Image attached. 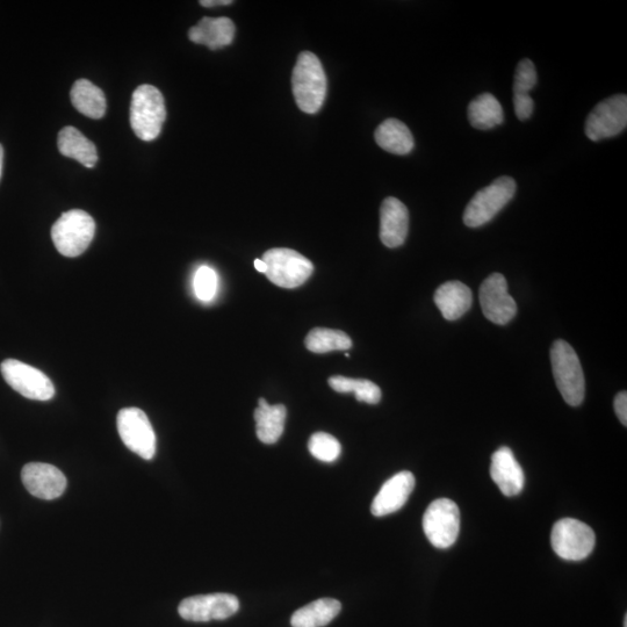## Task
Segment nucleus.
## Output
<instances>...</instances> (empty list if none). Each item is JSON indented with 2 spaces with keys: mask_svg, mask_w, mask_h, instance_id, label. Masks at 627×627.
I'll return each mask as SVG.
<instances>
[{
  "mask_svg": "<svg viewBox=\"0 0 627 627\" xmlns=\"http://www.w3.org/2000/svg\"><path fill=\"white\" fill-rule=\"evenodd\" d=\"M292 89L300 110L315 114L327 95V77L319 57L311 52H302L292 75Z\"/></svg>",
  "mask_w": 627,
  "mask_h": 627,
  "instance_id": "nucleus-1",
  "label": "nucleus"
},
{
  "mask_svg": "<svg viewBox=\"0 0 627 627\" xmlns=\"http://www.w3.org/2000/svg\"><path fill=\"white\" fill-rule=\"evenodd\" d=\"M556 384L569 406L578 407L585 399L586 381L575 350L565 341H556L551 349Z\"/></svg>",
  "mask_w": 627,
  "mask_h": 627,
  "instance_id": "nucleus-2",
  "label": "nucleus"
},
{
  "mask_svg": "<svg viewBox=\"0 0 627 627\" xmlns=\"http://www.w3.org/2000/svg\"><path fill=\"white\" fill-rule=\"evenodd\" d=\"M167 119L164 98L153 85H141L133 93L131 125L142 141H154L161 134Z\"/></svg>",
  "mask_w": 627,
  "mask_h": 627,
  "instance_id": "nucleus-3",
  "label": "nucleus"
},
{
  "mask_svg": "<svg viewBox=\"0 0 627 627\" xmlns=\"http://www.w3.org/2000/svg\"><path fill=\"white\" fill-rule=\"evenodd\" d=\"M95 234V220L81 209L62 214L52 228V239L57 251L71 258L84 254Z\"/></svg>",
  "mask_w": 627,
  "mask_h": 627,
  "instance_id": "nucleus-4",
  "label": "nucleus"
},
{
  "mask_svg": "<svg viewBox=\"0 0 627 627\" xmlns=\"http://www.w3.org/2000/svg\"><path fill=\"white\" fill-rule=\"evenodd\" d=\"M516 190L515 179L508 176L495 179L492 184L475 194L467 205L464 213L465 225L478 228L492 221L514 198Z\"/></svg>",
  "mask_w": 627,
  "mask_h": 627,
  "instance_id": "nucleus-5",
  "label": "nucleus"
},
{
  "mask_svg": "<svg viewBox=\"0 0 627 627\" xmlns=\"http://www.w3.org/2000/svg\"><path fill=\"white\" fill-rule=\"evenodd\" d=\"M262 259L268 268L265 276L271 283L283 288L305 284L314 271V265L308 258L291 249H271L265 252Z\"/></svg>",
  "mask_w": 627,
  "mask_h": 627,
  "instance_id": "nucleus-6",
  "label": "nucleus"
},
{
  "mask_svg": "<svg viewBox=\"0 0 627 627\" xmlns=\"http://www.w3.org/2000/svg\"><path fill=\"white\" fill-rule=\"evenodd\" d=\"M551 544L561 559L581 561L594 551L596 537L593 529L586 523L574 518H564L554 524Z\"/></svg>",
  "mask_w": 627,
  "mask_h": 627,
  "instance_id": "nucleus-7",
  "label": "nucleus"
},
{
  "mask_svg": "<svg viewBox=\"0 0 627 627\" xmlns=\"http://www.w3.org/2000/svg\"><path fill=\"white\" fill-rule=\"evenodd\" d=\"M423 530L429 542L437 549H449L457 542L460 531V511L449 499H438L430 504L423 516Z\"/></svg>",
  "mask_w": 627,
  "mask_h": 627,
  "instance_id": "nucleus-8",
  "label": "nucleus"
},
{
  "mask_svg": "<svg viewBox=\"0 0 627 627\" xmlns=\"http://www.w3.org/2000/svg\"><path fill=\"white\" fill-rule=\"evenodd\" d=\"M3 377L14 391L25 398L49 401L54 398L55 387L45 373L17 359H6L0 365Z\"/></svg>",
  "mask_w": 627,
  "mask_h": 627,
  "instance_id": "nucleus-9",
  "label": "nucleus"
},
{
  "mask_svg": "<svg viewBox=\"0 0 627 627\" xmlns=\"http://www.w3.org/2000/svg\"><path fill=\"white\" fill-rule=\"evenodd\" d=\"M117 423L122 442L129 450L144 460L155 457L156 435L146 413L139 408L121 409Z\"/></svg>",
  "mask_w": 627,
  "mask_h": 627,
  "instance_id": "nucleus-10",
  "label": "nucleus"
},
{
  "mask_svg": "<svg viewBox=\"0 0 627 627\" xmlns=\"http://www.w3.org/2000/svg\"><path fill=\"white\" fill-rule=\"evenodd\" d=\"M627 126V97L616 95L594 107L586 120L587 138L594 142L615 138Z\"/></svg>",
  "mask_w": 627,
  "mask_h": 627,
  "instance_id": "nucleus-11",
  "label": "nucleus"
},
{
  "mask_svg": "<svg viewBox=\"0 0 627 627\" xmlns=\"http://www.w3.org/2000/svg\"><path fill=\"white\" fill-rule=\"evenodd\" d=\"M240 610L239 598L232 594H209L185 598L178 607L185 621L206 623L223 621Z\"/></svg>",
  "mask_w": 627,
  "mask_h": 627,
  "instance_id": "nucleus-12",
  "label": "nucleus"
},
{
  "mask_svg": "<svg viewBox=\"0 0 627 627\" xmlns=\"http://www.w3.org/2000/svg\"><path fill=\"white\" fill-rule=\"evenodd\" d=\"M482 312L495 324H508L517 313V305L508 293L506 278L500 273L490 275L480 287Z\"/></svg>",
  "mask_w": 627,
  "mask_h": 627,
  "instance_id": "nucleus-13",
  "label": "nucleus"
},
{
  "mask_svg": "<svg viewBox=\"0 0 627 627\" xmlns=\"http://www.w3.org/2000/svg\"><path fill=\"white\" fill-rule=\"evenodd\" d=\"M28 493L41 500H55L66 492L67 478L59 468L45 463H30L21 471Z\"/></svg>",
  "mask_w": 627,
  "mask_h": 627,
  "instance_id": "nucleus-14",
  "label": "nucleus"
},
{
  "mask_svg": "<svg viewBox=\"0 0 627 627\" xmlns=\"http://www.w3.org/2000/svg\"><path fill=\"white\" fill-rule=\"evenodd\" d=\"M413 473L403 471L385 482L380 492L374 497L371 511L376 517H384L396 513L407 503L415 488Z\"/></svg>",
  "mask_w": 627,
  "mask_h": 627,
  "instance_id": "nucleus-15",
  "label": "nucleus"
},
{
  "mask_svg": "<svg viewBox=\"0 0 627 627\" xmlns=\"http://www.w3.org/2000/svg\"><path fill=\"white\" fill-rule=\"evenodd\" d=\"M409 230V212L399 199L389 197L380 208V240L387 248H399Z\"/></svg>",
  "mask_w": 627,
  "mask_h": 627,
  "instance_id": "nucleus-16",
  "label": "nucleus"
},
{
  "mask_svg": "<svg viewBox=\"0 0 627 627\" xmlns=\"http://www.w3.org/2000/svg\"><path fill=\"white\" fill-rule=\"evenodd\" d=\"M490 477L502 494L508 497L516 496L523 490L524 473L513 451L509 448H501L493 454Z\"/></svg>",
  "mask_w": 627,
  "mask_h": 627,
  "instance_id": "nucleus-17",
  "label": "nucleus"
},
{
  "mask_svg": "<svg viewBox=\"0 0 627 627\" xmlns=\"http://www.w3.org/2000/svg\"><path fill=\"white\" fill-rule=\"evenodd\" d=\"M236 28L229 18H204L189 31V38L197 45L216 50L232 45Z\"/></svg>",
  "mask_w": 627,
  "mask_h": 627,
  "instance_id": "nucleus-18",
  "label": "nucleus"
},
{
  "mask_svg": "<svg viewBox=\"0 0 627 627\" xmlns=\"http://www.w3.org/2000/svg\"><path fill=\"white\" fill-rule=\"evenodd\" d=\"M472 291L460 281H449L435 293V304L445 320L456 321L472 306Z\"/></svg>",
  "mask_w": 627,
  "mask_h": 627,
  "instance_id": "nucleus-19",
  "label": "nucleus"
},
{
  "mask_svg": "<svg viewBox=\"0 0 627 627\" xmlns=\"http://www.w3.org/2000/svg\"><path fill=\"white\" fill-rule=\"evenodd\" d=\"M60 153L84 165L93 168L98 162V153L95 144L78 131L75 127L63 128L57 140Z\"/></svg>",
  "mask_w": 627,
  "mask_h": 627,
  "instance_id": "nucleus-20",
  "label": "nucleus"
},
{
  "mask_svg": "<svg viewBox=\"0 0 627 627\" xmlns=\"http://www.w3.org/2000/svg\"><path fill=\"white\" fill-rule=\"evenodd\" d=\"M381 149L394 155H408L415 147L414 136L410 129L398 119H387L374 134Z\"/></svg>",
  "mask_w": 627,
  "mask_h": 627,
  "instance_id": "nucleus-21",
  "label": "nucleus"
},
{
  "mask_svg": "<svg viewBox=\"0 0 627 627\" xmlns=\"http://www.w3.org/2000/svg\"><path fill=\"white\" fill-rule=\"evenodd\" d=\"M72 105L79 113L91 119H102L106 113L104 92L88 79H78L70 92Z\"/></svg>",
  "mask_w": 627,
  "mask_h": 627,
  "instance_id": "nucleus-22",
  "label": "nucleus"
},
{
  "mask_svg": "<svg viewBox=\"0 0 627 627\" xmlns=\"http://www.w3.org/2000/svg\"><path fill=\"white\" fill-rule=\"evenodd\" d=\"M342 604L334 598H321L294 612L292 627H323L340 614Z\"/></svg>",
  "mask_w": 627,
  "mask_h": 627,
  "instance_id": "nucleus-23",
  "label": "nucleus"
},
{
  "mask_svg": "<svg viewBox=\"0 0 627 627\" xmlns=\"http://www.w3.org/2000/svg\"><path fill=\"white\" fill-rule=\"evenodd\" d=\"M468 120L472 127L488 131L502 124L504 113L502 105L492 93H482L468 106Z\"/></svg>",
  "mask_w": 627,
  "mask_h": 627,
  "instance_id": "nucleus-24",
  "label": "nucleus"
},
{
  "mask_svg": "<svg viewBox=\"0 0 627 627\" xmlns=\"http://www.w3.org/2000/svg\"><path fill=\"white\" fill-rule=\"evenodd\" d=\"M287 410L284 405L271 406L268 410H255L256 432L259 441L275 444L283 435Z\"/></svg>",
  "mask_w": 627,
  "mask_h": 627,
  "instance_id": "nucleus-25",
  "label": "nucleus"
},
{
  "mask_svg": "<svg viewBox=\"0 0 627 627\" xmlns=\"http://www.w3.org/2000/svg\"><path fill=\"white\" fill-rule=\"evenodd\" d=\"M306 347L314 353L349 350L351 338L341 330L315 328L306 337Z\"/></svg>",
  "mask_w": 627,
  "mask_h": 627,
  "instance_id": "nucleus-26",
  "label": "nucleus"
},
{
  "mask_svg": "<svg viewBox=\"0 0 627 627\" xmlns=\"http://www.w3.org/2000/svg\"><path fill=\"white\" fill-rule=\"evenodd\" d=\"M329 385L338 393H355L359 402L377 405L381 400V389L370 380L350 379L336 376L329 378Z\"/></svg>",
  "mask_w": 627,
  "mask_h": 627,
  "instance_id": "nucleus-27",
  "label": "nucleus"
},
{
  "mask_svg": "<svg viewBox=\"0 0 627 627\" xmlns=\"http://www.w3.org/2000/svg\"><path fill=\"white\" fill-rule=\"evenodd\" d=\"M308 450L317 460L334 463L341 456L342 446L334 436L316 432L308 442Z\"/></svg>",
  "mask_w": 627,
  "mask_h": 627,
  "instance_id": "nucleus-28",
  "label": "nucleus"
},
{
  "mask_svg": "<svg viewBox=\"0 0 627 627\" xmlns=\"http://www.w3.org/2000/svg\"><path fill=\"white\" fill-rule=\"evenodd\" d=\"M193 285L199 300L212 301L218 291V275L209 266H201L194 276Z\"/></svg>",
  "mask_w": 627,
  "mask_h": 627,
  "instance_id": "nucleus-29",
  "label": "nucleus"
},
{
  "mask_svg": "<svg viewBox=\"0 0 627 627\" xmlns=\"http://www.w3.org/2000/svg\"><path fill=\"white\" fill-rule=\"evenodd\" d=\"M538 81L535 64L529 59H524L516 68L514 81V95H529Z\"/></svg>",
  "mask_w": 627,
  "mask_h": 627,
  "instance_id": "nucleus-30",
  "label": "nucleus"
},
{
  "mask_svg": "<svg viewBox=\"0 0 627 627\" xmlns=\"http://www.w3.org/2000/svg\"><path fill=\"white\" fill-rule=\"evenodd\" d=\"M514 106L518 120L525 121L531 118L535 102L529 95H514Z\"/></svg>",
  "mask_w": 627,
  "mask_h": 627,
  "instance_id": "nucleus-31",
  "label": "nucleus"
},
{
  "mask_svg": "<svg viewBox=\"0 0 627 627\" xmlns=\"http://www.w3.org/2000/svg\"><path fill=\"white\" fill-rule=\"evenodd\" d=\"M615 410L624 427L627 425V393L621 392L615 399Z\"/></svg>",
  "mask_w": 627,
  "mask_h": 627,
  "instance_id": "nucleus-32",
  "label": "nucleus"
},
{
  "mask_svg": "<svg viewBox=\"0 0 627 627\" xmlns=\"http://www.w3.org/2000/svg\"><path fill=\"white\" fill-rule=\"evenodd\" d=\"M233 4L232 0H201L200 5L204 7L226 6Z\"/></svg>",
  "mask_w": 627,
  "mask_h": 627,
  "instance_id": "nucleus-33",
  "label": "nucleus"
},
{
  "mask_svg": "<svg viewBox=\"0 0 627 627\" xmlns=\"http://www.w3.org/2000/svg\"><path fill=\"white\" fill-rule=\"evenodd\" d=\"M255 268L258 272L264 273V275L266 271H268V268H266V264L263 262V259H256Z\"/></svg>",
  "mask_w": 627,
  "mask_h": 627,
  "instance_id": "nucleus-34",
  "label": "nucleus"
},
{
  "mask_svg": "<svg viewBox=\"0 0 627 627\" xmlns=\"http://www.w3.org/2000/svg\"><path fill=\"white\" fill-rule=\"evenodd\" d=\"M3 164H4V149L2 147V144H0V177H2Z\"/></svg>",
  "mask_w": 627,
  "mask_h": 627,
  "instance_id": "nucleus-35",
  "label": "nucleus"
},
{
  "mask_svg": "<svg viewBox=\"0 0 627 627\" xmlns=\"http://www.w3.org/2000/svg\"><path fill=\"white\" fill-rule=\"evenodd\" d=\"M624 627H627V615L624 617Z\"/></svg>",
  "mask_w": 627,
  "mask_h": 627,
  "instance_id": "nucleus-36",
  "label": "nucleus"
}]
</instances>
